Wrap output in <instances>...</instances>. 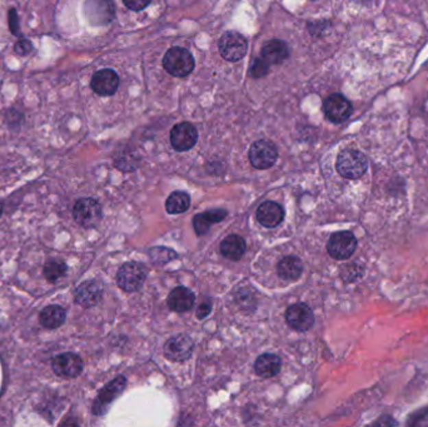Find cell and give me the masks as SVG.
<instances>
[{
  "label": "cell",
  "mask_w": 428,
  "mask_h": 427,
  "mask_svg": "<svg viewBox=\"0 0 428 427\" xmlns=\"http://www.w3.org/2000/svg\"><path fill=\"white\" fill-rule=\"evenodd\" d=\"M335 168L340 175L347 180H358L367 172L368 160L357 149H344L340 153Z\"/></svg>",
  "instance_id": "6da1fadb"
},
{
  "label": "cell",
  "mask_w": 428,
  "mask_h": 427,
  "mask_svg": "<svg viewBox=\"0 0 428 427\" xmlns=\"http://www.w3.org/2000/svg\"><path fill=\"white\" fill-rule=\"evenodd\" d=\"M163 66L165 71L173 77L183 78L193 72L194 58L192 54L185 48L174 47L165 53Z\"/></svg>",
  "instance_id": "7a4b0ae2"
},
{
  "label": "cell",
  "mask_w": 428,
  "mask_h": 427,
  "mask_svg": "<svg viewBox=\"0 0 428 427\" xmlns=\"http://www.w3.org/2000/svg\"><path fill=\"white\" fill-rule=\"evenodd\" d=\"M147 278V268L139 262H128L121 266L117 275V282L126 292L141 290Z\"/></svg>",
  "instance_id": "3957f363"
},
{
  "label": "cell",
  "mask_w": 428,
  "mask_h": 427,
  "mask_svg": "<svg viewBox=\"0 0 428 427\" xmlns=\"http://www.w3.org/2000/svg\"><path fill=\"white\" fill-rule=\"evenodd\" d=\"M73 217L82 227L92 228L102 219V207L93 198H82L74 204Z\"/></svg>",
  "instance_id": "277c9868"
},
{
  "label": "cell",
  "mask_w": 428,
  "mask_h": 427,
  "mask_svg": "<svg viewBox=\"0 0 428 427\" xmlns=\"http://www.w3.org/2000/svg\"><path fill=\"white\" fill-rule=\"evenodd\" d=\"M84 13L94 27L107 25L115 18V4L112 0H86Z\"/></svg>",
  "instance_id": "5b68a950"
},
{
  "label": "cell",
  "mask_w": 428,
  "mask_h": 427,
  "mask_svg": "<svg viewBox=\"0 0 428 427\" xmlns=\"http://www.w3.org/2000/svg\"><path fill=\"white\" fill-rule=\"evenodd\" d=\"M218 47L223 58L228 62H238L246 56L248 43L242 34L237 32H228L222 36Z\"/></svg>",
  "instance_id": "8992f818"
},
{
  "label": "cell",
  "mask_w": 428,
  "mask_h": 427,
  "mask_svg": "<svg viewBox=\"0 0 428 427\" xmlns=\"http://www.w3.org/2000/svg\"><path fill=\"white\" fill-rule=\"evenodd\" d=\"M357 248V239L352 232H337L332 234L327 245L329 256L335 260H347L355 254Z\"/></svg>",
  "instance_id": "52a82bcc"
},
{
  "label": "cell",
  "mask_w": 428,
  "mask_h": 427,
  "mask_svg": "<svg viewBox=\"0 0 428 427\" xmlns=\"http://www.w3.org/2000/svg\"><path fill=\"white\" fill-rule=\"evenodd\" d=\"M278 157L277 147L270 141H257L250 149V160L252 166L257 169H268L271 168Z\"/></svg>",
  "instance_id": "ba28073f"
},
{
  "label": "cell",
  "mask_w": 428,
  "mask_h": 427,
  "mask_svg": "<svg viewBox=\"0 0 428 427\" xmlns=\"http://www.w3.org/2000/svg\"><path fill=\"white\" fill-rule=\"evenodd\" d=\"M127 385V378L124 376H118L99 392L98 398L94 401L93 411L95 416H103L107 413L109 405L115 401V398L124 391Z\"/></svg>",
  "instance_id": "9c48e42d"
},
{
  "label": "cell",
  "mask_w": 428,
  "mask_h": 427,
  "mask_svg": "<svg viewBox=\"0 0 428 427\" xmlns=\"http://www.w3.org/2000/svg\"><path fill=\"white\" fill-rule=\"evenodd\" d=\"M285 321L293 330L305 332L311 330L314 325V315L311 307L306 304H296L289 306L285 311Z\"/></svg>",
  "instance_id": "30bf717a"
},
{
  "label": "cell",
  "mask_w": 428,
  "mask_h": 427,
  "mask_svg": "<svg viewBox=\"0 0 428 427\" xmlns=\"http://www.w3.org/2000/svg\"><path fill=\"white\" fill-rule=\"evenodd\" d=\"M51 367L57 376L63 377V378H74L82 374L83 361L77 354L65 352L53 358Z\"/></svg>",
  "instance_id": "8fae6325"
},
{
  "label": "cell",
  "mask_w": 428,
  "mask_h": 427,
  "mask_svg": "<svg viewBox=\"0 0 428 427\" xmlns=\"http://www.w3.org/2000/svg\"><path fill=\"white\" fill-rule=\"evenodd\" d=\"M323 110L331 122L342 123L350 118L352 104L342 95H332L323 103Z\"/></svg>",
  "instance_id": "7c38bea8"
},
{
  "label": "cell",
  "mask_w": 428,
  "mask_h": 427,
  "mask_svg": "<svg viewBox=\"0 0 428 427\" xmlns=\"http://www.w3.org/2000/svg\"><path fill=\"white\" fill-rule=\"evenodd\" d=\"M198 141V132L188 122L177 124L171 132V147L178 152L192 149Z\"/></svg>",
  "instance_id": "4fadbf2b"
},
{
  "label": "cell",
  "mask_w": 428,
  "mask_h": 427,
  "mask_svg": "<svg viewBox=\"0 0 428 427\" xmlns=\"http://www.w3.org/2000/svg\"><path fill=\"white\" fill-rule=\"evenodd\" d=\"M194 343L187 334H177L165 342V355L171 361H185L193 354Z\"/></svg>",
  "instance_id": "5bb4252c"
},
{
  "label": "cell",
  "mask_w": 428,
  "mask_h": 427,
  "mask_svg": "<svg viewBox=\"0 0 428 427\" xmlns=\"http://www.w3.org/2000/svg\"><path fill=\"white\" fill-rule=\"evenodd\" d=\"M91 87L97 95H113L119 87V77L113 69H102L94 74Z\"/></svg>",
  "instance_id": "9a60e30c"
},
{
  "label": "cell",
  "mask_w": 428,
  "mask_h": 427,
  "mask_svg": "<svg viewBox=\"0 0 428 427\" xmlns=\"http://www.w3.org/2000/svg\"><path fill=\"white\" fill-rule=\"evenodd\" d=\"M102 295H103L102 284L95 280H89L79 284L74 297H75V302L79 306L89 308L99 302L102 300Z\"/></svg>",
  "instance_id": "2e32d148"
},
{
  "label": "cell",
  "mask_w": 428,
  "mask_h": 427,
  "mask_svg": "<svg viewBox=\"0 0 428 427\" xmlns=\"http://www.w3.org/2000/svg\"><path fill=\"white\" fill-rule=\"evenodd\" d=\"M283 218H285V210L278 203L267 201L258 207V222L263 227L274 228L279 223H282Z\"/></svg>",
  "instance_id": "e0dca14e"
},
{
  "label": "cell",
  "mask_w": 428,
  "mask_h": 427,
  "mask_svg": "<svg viewBox=\"0 0 428 427\" xmlns=\"http://www.w3.org/2000/svg\"><path fill=\"white\" fill-rule=\"evenodd\" d=\"M195 301V296L192 291L183 286H179L177 289L171 291L168 296V306L171 311L183 313V312L192 310Z\"/></svg>",
  "instance_id": "ac0fdd59"
},
{
  "label": "cell",
  "mask_w": 428,
  "mask_h": 427,
  "mask_svg": "<svg viewBox=\"0 0 428 427\" xmlns=\"http://www.w3.org/2000/svg\"><path fill=\"white\" fill-rule=\"evenodd\" d=\"M289 57L288 45L283 40L273 39L264 44L262 48V58L270 64H281Z\"/></svg>",
  "instance_id": "d6986e66"
},
{
  "label": "cell",
  "mask_w": 428,
  "mask_h": 427,
  "mask_svg": "<svg viewBox=\"0 0 428 427\" xmlns=\"http://www.w3.org/2000/svg\"><path fill=\"white\" fill-rule=\"evenodd\" d=\"M281 366H282V362L278 356L273 355V354H264L256 360L254 371L258 376L270 378V377L278 375Z\"/></svg>",
  "instance_id": "ffe728a7"
},
{
  "label": "cell",
  "mask_w": 428,
  "mask_h": 427,
  "mask_svg": "<svg viewBox=\"0 0 428 427\" xmlns=\"http://www.w3.org/2000/svg\"><path fill=\"white\" fill-rule=\"evenodd\" d=\"M246 241L238 234H230L221 243V254L232 261H238L246 254Z\"/></svg>",
  "instance_id": "44dd1931"
},
{
  "label": "cell",
  "mask_w": 428,
  "mask_h": 427,
  "mask_svg": "<svg viewBox=\"0 0 428 427\" xmlns=\"http://www.w3.org/2000/svg\"><path fill=\"white\" fill-rule=\"evenodd\" d=\"M67 319V312L63 307L51 304L43 308V311L39 315V321L42 326L49 330H56L58 327L62 326Z\"/></svg>",
  "instance_id": "7402d4cb"
},
{
  "label": "cell",
  "mask_w": 428,
  "mask_h": 427,
  "mask_svg": "<svg viewBox=\"0 0 428 427\" xmlns=\"http://www.w3.org/2000/svg\"><path fill=\"white\" fill-rule=\"evenodd\" d=\"M278 275L281 278L285 281H294L298 280L303 272V265L300 258L294 256H288L278 263Z\"/></svg>",
  "instance_id": "603a6c76"
},
{
  "label": "cell",
  "mask_w": 428,
  "mask_h": 427,
  "mask_svg": "<svg viewBox=\"0 0 428 427\" xmlns=\"http://www.w3.org/2000/svg\"><path fill=\"white\" fill-rule=\"evenodd\" d=\"M191 206V197L186 192H174L165 202V210L171 215L185 213Z\"/></svg>",
  "instance_id": "cb8c5ba5"
},
{
  "label": "cell",
  "mask_w": 428,
  "mask_h": 427,
  "mask_svg": "<svg viewBox=\"0 0 428 427\" xmlns=\"http://www.w3.org/2000/svg\"><path fill=\"white\" fill-rule=\"evenodd\" d=\"M67 271H68V267H67L64 262L59 261V260H51V261L45 263L44 276L50 282H56L60 277H63L67 273Z\"/></svg>",
  "instance_id": "d4e9b609"
},
{
  "label": "cell",
  "mask_w": 428,
  "mask_h": 427,
  "mask_svg": "<svg viewBox=\"0 0 428 427\" xmlns=\"http://www.w3.org/2000/svg\"><path fill=\"white\" fill-rule=\"evenodd\" d=\"M213 225L212 222H211V219L208 218L207 213L204 212V213H200V215H197L194 219H193V227H194V231L195 233L198 234V236H203V234H206L208 231H209V228H211V225Z\"/></svg>",
  "instance_id": "484cf974"
},
{
  "label": "cell",
  "mask_w": 428,
  "mask_h": 427,
  "mask_svg": "<svg viewBox=\"0 0 428 427\" xmlns=\"http://www.w3.org/2000/svg\"><path fill=\"white\" fill-rule=\"evenodd\" d=\"M268 71H270V63L265 62L263 58L254 59L250 69V75L257 80L267 75Z\"/></svg>",
  "instance_id": "4316f807"
},
{
  "label": "cell",
  "mask_w": 428,
  "mask_h": 427,
  "mask_svg": "<svg viewBox=\"0 0 428 427\" xmlns=\"http://www.w3.org/2000/svg\"><path fill=\"white\" fill-rule=\"evenodd\" d=\"M115 166L117 168H119L121 171H124V172H130V171H133V169H136V166H138V160L136 162V157L134 156H132L130 158H129V154H121V157H117L115 158Z\"/></svg>",
  "instance_id": "83f0119b"
},
{
  "label": "cell",
  "mask_w": 428,
  "mask_h": 427,
  "mask_svg": "<svg viewBox=\"0 0 428 427\" xmlns=\"http://www.w3.org/2000/svg\"><path fill=\"white\" fill-rule=\"evenodd\" d=\"M33 51V44L28 39H19L14 45V51L21 57H27Z\"/></svg>",
  "instance_id": "f1b7e54d"
},
{
  "label": "cell",
  "mask_w": 428,
  "mask_h": 427,
  "mask_svg": "<svg viewBox=\"0 0 428 427\" xmlns=\"http://www.w3.org/2000/svg\"><path fill=\"white\" fill-rule=\"evenodd\" d=\"M8 19H9V28L12 30V33L14 36H21V27H19V18L15 12V9H10L8 13Z\"/></svg>",
  "instance_id": "f546056e"
},
{
  "label": "cell",
  "mask_w": 428,
  "mask_h": 427,
  "mask_svg": "<svg viewBox=\"0 0 428 427\" xmlns=\"http://www.w3.org/2000/svg\"><path fill=\"white\" fill-rule=\"evenodd\" d=\"M123 3L130 10L139 12V10H143L144 8L150 5V0H123Z\"/></svg>",
  "instance_id": "4dcf8cb0"
},
{
  "label": "cell",
  "mask_w": 428,
  "mask_h": 427,
  "mask_svg": "<svg viewBox=\"0 0 428 427\" xmlns=\"http://www.w3.org/2000/svg\"><path fill=\"white\" fill-rule=\"evenodd\" d=\"M211 311H212L211 304H202L197 310V317L200 319H206Z\"/></svg>",
  "instance_id": "1f68e13d"
},
{
  "label": "cell",
  "mask_w": 428,
  "mask_h": 427,
  "mask_svg": "<svg viewBox=\"0 0 428 427\" xmlns=\"http://www.w3.org/2000/svg\"><path fill=\"white\" fill-rule=\"evenodd\" d=\"M3 210H4V204H3V202L0 201V216L3 215Z\"/></svg>",
  "instance_id": "d6a6232c"
},
{
  "label": "cell",
  "mask_w": 428,
  "mask_h": 427,
  "mask_svg": "<svg viewBox=\"0 0 428 427\" xmlns=\"http://www.w3.org/2000/svg\"><path fill=\"white\" fill-rule=\"evenodd\" d=\"M313 1H317V0H313Z\"/></svg>",
  "instance_id": "836d02e7"
}]
</instances>
